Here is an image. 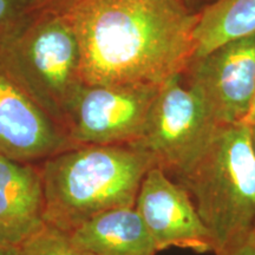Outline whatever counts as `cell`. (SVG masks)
I'll return each instance as SVG.
<instances>
[{
    "instance_id": "obj_1",
    "label": "cell",
    "mask_w": 255,
    "mask_h": 255,
    "mask_svg": "<svg viewBox=\"0 0 255 255\" xmlns=\"http://www.w3.org/2000/svg\"><path fill=\"white\" fill-rule=\"evenodd\" d=\"M62 13L78 38L85 84L162 87L195 56L200 13L180 0H75Z\"/></svg>"
},
{
    "instance_id": "obj_2",
    "label": "cell",
    "mask_w": 255,
    "mask_h": 255,
    "mask_svg": "<svg viewBox=\"0 0 255 255\" xmlns=\"http://www.w3.org/2000/svg\"><path fill=\"white\" fill-rule=\"evenodd\" d=\"M155 163L133 144L76 145L40 162L45 222L70 233L113 209L135 207L139 187Z\"/></svg>"
},
{
    "instance_id": "obj_3",
    "label": "cell",
    "mask_w": 255,
    "mask_h": 255,
    "mask_svg": "<svg viewBox=\"0 0 255 255\" xmlns=\"http://www.w3.org/2000/svg\"><path fill=\"white\" fill-rule=\"evenodd\" d=\"M187 191L215 254L248 242L255 227V150L245 124L220 126L199 157L169 176Z\"/></svg>"
},
{
    "instance_id": "obj_4",
    "label": "cell",
    "mask_w": 255,
    "mask_h": 255,
    "mask_svg": "<svg viewBox=\"0 0 255 255\" xmlns=\"http://www.w3.org/2000/svg\"><path fill=\"white\" fill-rule=\"evenodd\" d=\"M0 66L65 129L70 104L84 84L81 46L65 15L37 11L0 47Z\"/></svg>"
},
{
    "instance_id": "obj_5",
    "label": "cell",
    "mask_w": 255,
    "mask_h": 255,
    "mask_svg": "<svg viewBox=\"0 0 255 255\" xmlns=\"http://www.w3.org/2000/svg\"><path fill=\"white\" fill-rule=\"evenodd\" d=\"M220 126L178 75L159 89L143 135L133 145L149 152L156 165L173 176L202 154Z\"/></svg>"
},
{
    "instance_id": "obj_6",
    "label": "cell",
    "mask_w": 255,
    "mask_h": 255,
    "mask_svg": "<svg viewBox=\"0 0 255 255\" xmlns=\"http://www.w3.org/2000/svg\"><path fill=\"white\" fill-rule=\"evenodd\" d=\"M161 87L83 84L65 117L73 145L135 144Z\"/></svg>"
},
{
    "instance_id": "obj_7",
    "label": "cell",
    "mask_w": 255,
    "mask_h": 255,
    "mask_svg": "<svg viewBox=\"0 0 255 255\" xmlns=\"http://www.w3.org/2000/svg\"><path fill=\"white\" fill-rule=\"evenodd\" d=\"M187 85L221 126L241 123L255 95V34L222 44L193 58Z\"/></svg>"
},
{
    "instance_id": "obj_8",
    "label": "cell",
    "mask_w": 255,
    "mask_h": 255,
    "mask_svg": "<svg viewBox=\"0 0 255 255\" xmlns=\"http://www.w3.org/2000/svg\"><path fill=\"white\" fill-rule=\"evenodd\" d=\"M135 209L157 252L170 247L197 253L215 251L212 235L187 191L157 165L143 178Z\"/></svg>"
},
{
    "instance_id": "obj_9",
    "label": "cell",
    "mask_w": 255,
    "mask_h": 255,
    "mask_svg": "<svg viewBox=\"0 0 255 255\" xmlns=\"http://www.w3.org/2000/svg\"><path fill=\"white\" fill-rule=\"evenodd\" d=\"M72 146L65 129L0 66V154L40 163Z\"/></svg>"
},
{
    "instance_id": "obj_10",
    "label": "cell",
    "mask_w": 255,
    "mask_h": 255,
    "mask_svg": "<svg viewBox=\"0 0 255 255\" xmlns=\"http://www.w3.org/2000/svg\"><path fill=\"white\" fill-rule=\"evenodd\" d=\"M45 226L39 163L0 154V245L20 247Z\"/></svg>"
},
{
    "instance_id": "obj_11",
    "label": "cell",
    "mask_w": 255,
    "mask_h": 255,
    "mask_svg": "<svg viewBox=\"0 0 255 255\" xmlns=\"http://www.w3.org/2000/svg\"><path fill=\"white\" fill-rule=\"evenodd\" d=\"M69 235L94 255H155L157 252L135 207L102 213Z\"/></svg>"
},
{
    "instance_id": "obj_12",
    "label": "cell",
    "mask_w": 255,
    "mask_h": 255,
    "mask_svg": "<svg viewBox=\"0 0 255 255\" xmlns=\"http://www.w3.org/2000/svg\"><path fill=\"white\" fill-rule=\"evenodd\" d=\"M251 34H255V0H214L200 12L194 58Z\"/></svg>"
},
{
    "instance_id": "obj_13",
    "label": "cell",
    "mask_w": 255,
    "mask_h": 255,
    "mask_svg": "<svg viewBox=\"0 0 255 255\" xmlns=\"http://www.w3.org/2000/svg\"><path fill=\"white\" fill-rule=\"evenodd\" d=\"M19 248L20 255H94L77 246L68 233L47 225Z\"/></svg>"
},
{
    "instance_id": "obj_14",
    "label": "cell",
    "mask_w": 255,
    "mask_h": 255,
    "mask_svg": "<svg viewBox=\"0 0 255 255\" xmlns=\"http://www.w3.org/2000/svg\"><path fill=\"white\" fill-rule=\"evenodd\" d=\"M37 11L36 0H0V47Z\"/></svg>"
},
{
    "instance_id": "obj_15",
    "label": "cell",
    "mask_w": 255,
    "mask_h": 255,
    "mask_svg": "<svg viewBox=\"0 0 255 255\" xmlns=\"http://www.w3.org/2000/svg\"><path fill=\"white\" fill-rule=\"evenodd\" d=\"M36 1L39 9L62 13L75 0H36Z\"/></svg>"
},
{
    "instance_id": "obj_16",
    "label": "cell",
    "mask_w": 255,
    "mask_h": 255,
    "mask_svg": "<svg viewBox=\"0 0 255 255\" xmlns=\"http://www.w3.org/2000/svg\"><path fill=\"white\" fill-rule=\"evenodd\" d=\"M216 255H255V245L252 242H246V244L221 252Z\"/></svg>"
},
{
    "instance_id": "obj_17",
    "label": "cell",
    "mask_w": 255,
    "mask_h": 255,
    "mask_svg": "<svg viewBox=\"0 0 255 255\" xmlns=\"http://www.w3.org/2000/svg\"><path fill=\"white\" fill-rule=\"evenodd\" d=\"M181 2H183L190 11L200 13L201 11L205 9L206 6H208L210 2H213L214 0H180Z\"/></svg>"
},
{
    "instance_id": "obj_18",
    "label": "cell",
    "mask_w": 255,
    "mask_h": 255,
    "mask_svg": "<svg viewBox=\"0 0 255 255\" xmlns=\"http://www.w3.org/2000/svg\"><path fill=\"white\" fill-rule=\"evenodd\" d=\"M240 124H245V126H247L250 128L255 127V95H254L253 101H252V103H251L250 110H248L247 115L245 116V119L242 120V122Z\"/></svg>"
},
{
    "instance_id": "obj_19",
    "label": "cell",
    "mask_w": 255,
    "mask_h": 255,
    "mask_svg": "<svg viewBox=\"0 0 255 255\" xmlns=\"http://www.w3.org/2000/svg\"><path fill=\"white\" fill-rule=\"evenodd\" d=\"M0 255H20V248L0 245Z\"/></svg>"
},
{
    "instance_id": "obj_20",
    "label": "cell",
    "mask_w": 255,
    "mask_h": 255,
    "mask_svg": "<svg viewBox=\"0 0 255 255\" xmlns=\"http://www.w3.org/2000/svg\"><path fill=\"white\" fill-rule=\"evenodd\" d=\"M248 242H252V244L255 245V227L253 229V232H252L251 238H250V240H248Z\"/></svg>"
},
{
    "instance_id": "obj_21",
    "label": "cell",
    "mask_w": 255,
    "mask_h": 255,
    "mask_svg": "<svg viewBox=\"0 0 255 255\" xmlns=\"http://www.w3.org/2000/svg\"><path fill=\"white\" fill-rule=\"evenodd\" d=\"M252 129V139H253V145H254V150H255V127L251 128Z\"/></svg>"
}]
</instances>
